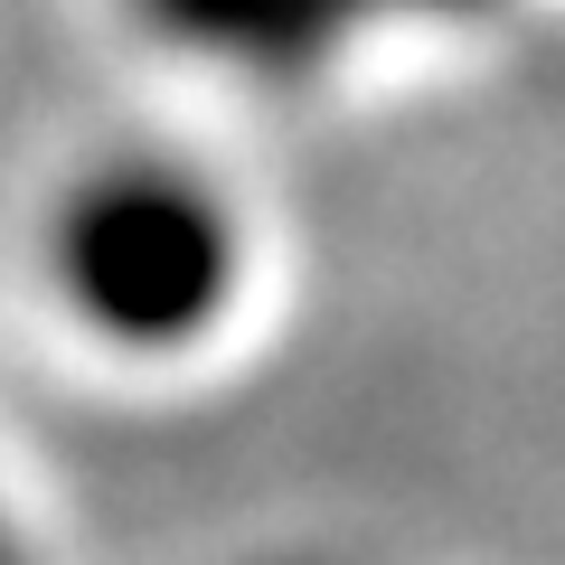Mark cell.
Segmentation results:
<instances>
[{"label":"cell","mask_w":565,"mask_h":565,"mask_svg":"<svg viewBox=\"0 0 565 565\" xmlns=\"http://www.w3.org/2000/svg\"><path fill=\"white\" fill-rule=\"evenodd\" d=\"M85 255H95L85 274H95L104 311H122L141 330H180L226 292V226L199 199H180V189H132V199H114L95 217V245Z\"/></svg>","instance_id":"6da1fadb"}]
</instances>
